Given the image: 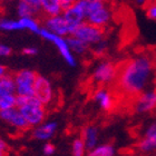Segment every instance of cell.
<instances>
[{"label": "cell", "instance_id": "obj_3", "mask_svg": "<svg viewBox=\"0 0 156 156\" xmlns=\"http://www.w3.org/2000/svg\"><path fill=\"white\" fill-rule=\"evenodd\" d=\"M17 108L30 127L41 125L47 115V107L44 106L35 96H17Z\"/></svg>", "mask_w": 156, "mask_h": 156}, {"label": "cell", "instance_id": "obj_11", "mask_svg": "<svg viewBox=\"0 0 156 156\" xmlns=\"http://www.w3.org/2000/svg\"><path fill=\"white\" fill-rule=\"evenodd\" d=\"M137 148L142 153H151L156 151V119L147 125L143 136L137 143Z\"/></svg>", "mask_w": 156, "mask_h": 156}, {"label": "cell", "instance_id": "obj_9", "mask_svg": "<svg viewBox=\"0 0 156 156\" xmlns=\"http://www.w3.org/2000/svg\"><path fill=\"white\" fill-rule=\"evenodd\" d=\"M34 96L44 106H49L54 101L55 98V90L52 87L51 81L48 78L38 75L35 84V93Z\"/></svg>", "mask_w": 156, "mask_h": 156}, {"label": "cell", "instance_id": "obj_15", "mask_svg": "<svg viewBox=\"0 0 156 156\" xmlns=\"http://www.w3.org/2000/svg\"><path fill=\"white\" fill-rule=\"evenodd\" d=\"M58 128V124L56 122H47L42 123L41 125L35 127L33 129V137L38 140H50L56 130Z\"/></svg>", "mask_w": 156, "mask_h": 156}, {"label": "cell", "instance_id": "obj_31", "mask_svg": "<svg viewBox=\"0 0 156 156\" xmlns=\"http://www.w3.org/2000/svg\"><path fill=\"white\" fill-rule=\"evenodd\" d=\"M8 144L5 142L3 140L0 138V154H7L8 153Z\"/></svg>", "mask_w": 156, "mask_h": 156}, {"label": "cell", "instance_id": "obj_16", "mask_svg": "<svg viewBox=\"0 0 156 156\" xmlns=\"http://www.w3.org/2000/svg\"><path fill=\"white\" fill-rule=\"evenodd\" d=\"M94 99L96 101L99 107L105 112H109L114 108V97L107 88L105 87H101L98 88L97 90L95 91L94 94Z\"/></svg>", "mask_w": 156, "mask_h": 156}, {"label": "cell", "instance_id": "obj_22", "mask_svg": "<svg viewBox=\"0 0 156 156\" xmlns=\"http://www.w3.org/2000/svg\"><path fill=\"white\" fill-rule=\"evenodd\" d=\"M0 30L3 31H15V30H23V25L19 19H7L0 18Z\"/></svg>", "mask_w": 156, "mask_h": 156}, {"label": "cell", "instance_id": "obj_2", "mask_svg": "<svg viewBox=\"0 0 156 156\" xmlns=\"http://www.w3.org/2000/svg\"><path fill=\"white\" fill-rule=\"evenodd\" d=\"M79 5L84 10L86 23L103 29L111 23L113 11L106 2L101 0H80Z\"/></svg>", "mask_w": 156, "mask_h": 156}, {"label": "cell", "instance_id": "obj_27", "mask_svg": "<svg viewBox=\"0 0 156 156\" xmlns=\"http://www.w3.org/2000/svg\"><path fill=\"white\" fill-rule=\"evenodd\" d=\"M11 55V48L9 46L0 44V57H8Z\"/></svg>", "mask_w": 156, "mask_h": 156}, {"label": "cell", "instance_id": "obj_24", "mask_svg": "<svg viewBox=\"0 0 156 156\" xmlns=\"http://www.w3.org/2000/svg\"><path fill=\"white\" fill-rule=\"evenodd\" d=\"M86 152L88 151L86 150V146L80 137L74 140L72 144V156H87Z\"/></svg>", "mask_w": 156, "mask_h": 156}, {"label": "cell", "instance_id": "obj_25", "mask_svg": "<svg viewBox=\"0 0 156 156\" xmlns=\"http://www.w3.org/2000/svg\"><path fill=\"white\" fill-rule=\"evenodd\" d=\"M107 48H108V44L106 40H103L101 41L99 44L94 46V49H93V51L96 56H104L105 52L107 51Z\"/></svg>", "mask_w": 156, "mask_h": 156}, {"label": "cell", "instance_id": "obj_29", "mask_svg": "<svg viewBox=\"0 0 156 156\" xmlns=\"http://www.w3.org/2000/svg\"><path fill=\"white\" fill-rule=\"evenodd\" d=\"M76 1H73V0H60V6H62V12L65 11V10L69 9L70 7L74 6V3Z\"/></svg>", "mask_w": 156, "mask_h": 156}, {"label": "cell", "instance_id": "obj_17", "mask_svg": "<svg viewBox=\"0 0 156 156\" xmlns=\"http://www.w3.org/2000/svg\"><path fill=\"white\" fill-rule=\"evenodd\" d=\"M81 140L84 142L86 150L90 151L98 146V140H99V132L96 126L93 125H88V126L84 127V129L81 132Z\"/></svg>", "mask_w": 156, "mask_h": 156}, {"label": "cell", "instance_id": "obj_8", "mask_svg": "<svg viewBox=\"0 0 156 156\" xmlns=\"http://www.w3.org/2000/svg\"><path fill=\"white\" fill-rule=\"evenodd\" d=\"M41 20L42 27L54 35L64 37V38L73 36L74 31L72 27L69 26V23L66 21L62 15L56 17H46V18H41Z\"/></svg>", "mask_w": 156, "mask_h": 156}, {"label": "cell", "instance_id": "obj_5", "mask_svg": "<svg viewBox=\"0 0 156 156\" xmlns=\"http://www.w3.org/2000/svg\"><path fill=\"white\" fill-rule=\"evenodd\" d=\"M73 36L81 40L88 46H95L101 41L105 40V30L103 28H98L88 23H83L78 26L74 31Z\"/></svg>", "mask_w": 156, "mask_h": 156}, {"label": "cell", "instance_id": "obj_13", "mask_svg": "<svg viewBox=\"0 0 156 156\" xmlns=\"http://www.w3.org/2000/svg\"><path fill=\"white\" fill-rule=\"evenodd\" d=\"M0 118L3 122H6L8 125L18 130H27L30 128L29 124L27 123L25 117L23 116V114L17 107L12 108V109H8V111L0 112Z\"/></svg>", "mask_w": 156, "mask_h": 156}, {"label": "cell", "instance_id": "obj_30", "mask_svg": "<svg viewBox=\"0 0 156 156\" xmlns=\"http://www.w3.org/2000/svg\"><path fill=\"white\" fill-rule=\"evenodd\" d=\"M37 52H38V49L36 47H26V48L23 49V54L27 56H34L36 55Z\"/></svg>", "mask_w": 156, "mask_h": 156}, {"label": "cell", "instance_id": "obj_10", "mask_svg": "<svg viewBox=\"0 0 156 156\" xmlns=\"http://www.w3.org/2000/svg\"><path fill=\"white\" fill-rule=\"evenodd\" d=\"M156 109V88H148L135 98L134 111L137 114H148Z\"/></svg>", "mask_w": 156, "mask_h": 156}, {"label": "cell", "instance_id": "obj_4", "mask_svg": "<svg viewBox=\"0 0 156 156\" xmlns=\"http://www.w3.org/2000/svg\"><path fill=\"white\" fill-rule=\"evenodd\" d=\"M37 77L38 75L31 69H21L13 74L17 96H34Z\"/></svg>", "mask_w": 156, "mask_h": 156}, {"label": "cell", "instance_id": "obj_14", "mask_svg": "<svg viewBox=\"0 0 156 156\" xmlns=\"http://www.w3.org/2000/svg\"><path fill=\"white\" fill-rule=\"evenodd\" d=\"M62 17L69 23V26L72 27L73 31H75L78 26H80L81 23H85V13L81 6L79 5V1H76L74 6L65 10L62 12Z\"/></svg>", "mask_w": 156, "mask_h": 156}, {"label": "cell", "instance_id": "obj_28", "mask_svg": "<svg viewBox=\"0 0 156 156\" xmlns=\"http://www.w3.org/2000/svg\"><path fill=\"white\" fill-rule=\"evenodd\" d=\"M55 150L56 148H55V145H54V144L47 143L45 146H44V154L47 156H50L55 153Z\"/></svg>", "mask_w": 156, "mask_h": 156}, {"label": "cell", "instance_id": "obj_1", "mask_svg": "<svg viewBox=\"0 0 156 156\" xmlns=\"http://www.w3.org/2000/svg\"><path fill=\"white\" fill-rule=\"evenodd\" d=\"M155 65L152 57L140 55L128 59L118 68L115 83L118 90L128 97H135L148 89L153 80Z\"/></svg>", "mask_w": 156, "mask_h": 156}, {"label": "cell", "instance_id": "obj_20", "mask_svg": "<svg viewBox=\"0 0 156 156\" xmlns=\"http://www.w3.org/2000/svg\"><path fill=\"white\" fill-rule=\"evenodd\" d=\"M87 156H115V148L112 144H99L95 148L88 151Z\"/></svg>", "mask_w": 156, "mask_h": 156}, {"label": "cell", "instance_id": "obj_12", "mask_svg": "<svg viewBox=\"0 0 156 156\" xmlns=\"http://www.w3.org/2000/svg\"><path fill=\"white\" fill-rule=\"evenodd\" d=\"M17 13L19 18H41V0H21L17 5Z\"/></svg>", "mask_w": 156, "mask_h": 156}, {"label": "cell", "instance_id": "obj_23", "mask_svg": "<svg viewBox=\"0 0 156 156\" xmlns=\"http://www.w3.org/2000/svg\"><path fill=\"white\" fill-rule=\"evenodd\" d=\"M17 107V95L0 96V112Z\"/></svg>", "mask_w": 156, "mask_h": 156}, {"label": "cell", "instance_id": "obj_19", "mask_svg": "<svg viewBox=\"0 0 156 156\" xmlns=\"http://www.w3.org/2000/svg\"><path fill=\"white\" fill-rule=\"evenodd\" d=\"M8 95H16V84L11 74H7L0 79V96Z\"/></svg>", "mask_w": 156, "mask_h": 156}, {"label": "cell", "instance_id": "obj_6", "mask_svg": "<svg viewBox=\"0 0 156 156\" xmlns=\"http://www.w3.org/2000/svg\"><path fill=\"white\" fill-rule=\"evenodd\" d=\"M38 35L40 37H42L44 39H46V40L51 41L52 44L57 47L58 51L60 52V55L62 56V58L65 59V62H67L69 66H73V67L76 66V59H75V57H74V54H73L70 48H69L67 38H64V37L54 35V34H51L47 29H45L44 27L40 28Z\"/></svg>", "mask_w": 156, "mask_h": 156}, {"label": "cell", "instance_id": "obj_7", "mask_svg": "<svg viewBox=\"0 0 156 156\" xmlns=\"http://www.w3.org/2000/svg\"><path fill=\"white\" fill-rule=\"evenodd\" d=\"M118 75V67L109 60H103L93 70L91 77L98 85H108L116 80Z\"/></svg>", "mask_w": 156, "mask_h": 156}, {"label": "cell", "instance_id": "obj_26", "mask_svg": "<svg viewBox=\"0 0 156 156\" xmlns=\"http://www.w3.org/2000/svg\"><path fill=\"white\" fill-rule=\"evenodd\" d=\"M146 16L148 19L156 21V2L150 3V5L146 7Z\"/></svg>", "mask_w": 156, "mask_h": 156}, {"label": "cell", "instance_id": "obj_21", "mask_svg": "<svg viewBox=\"0 0 156 156\" xmlns=\"http://www.w3.org/2000/svg\"><path fill=\"white\" fill-rule=\"evenodd\" d=\"M67 41H68L69 48H70L73 54L84 55L85 52L88 50V45H86L85 42H83L81 40H79L74 36L67 37Z\"/></svg>", "mask_w": 156, "mask_h": 156}, {"label": "cell", "instance_id": "obj_18", "mask_svg": "<svg viewBox=\"0 0 156 156\" xmlns=\"http://www.w3.org/2000/svg\"><path fill=\"white\" fill-rule=\"evenodd\" d=\"M41 18L56 17L62 15L60 0H41Z\"/></svg>", "mask_w": 156, "mask_h": 156}, {"label": "cell", "instance_id": "obj_32", "mask_svg": "<svg viewBox=\"0 0 156 156\" xmlns=\"http://www.w3.org/2000/svg\"><path fill=\"white\" fill-rule=\"evenodd\" d=\"M7 74H8V69H7V67L0 64V79H1L3 76H6Z\"/></svg>", "mask_w": 156, "mask_h": 156}]
</instances>
